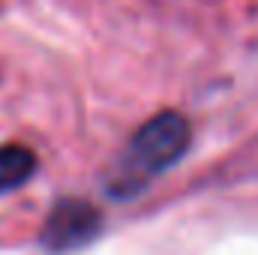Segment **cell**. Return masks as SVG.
<instances>
[{
	"label": "cell",
	"instance_id": "1",
	"mask_svg": "<svg viewBox=\"0 0 258 255\" xmlns=\"http://www.w3.org/2000/svg\"><path fill=\"white\" fill-rule=\"evenodd\" d=\"M192 129L189 120L177 111H162L150 117L144 126L135 129L126 141L123 153L117 156V165L111 171L108 189L114 195H135L153 177H159L165 168H171L189 147Z\"/></svg>",
	"mask_w": 258,
	"mask_h": 255
},
{
	"label": "cell",
	"instance_id": "2",
	"mask_svg": "<svg viewBox=\"0 0 258 255\" xmlns=\"http://www.w3.org/2000/svg\"><path fill=\"white\" fill-rule=\"evenodd\" d=\"M99 231V213L84 198H66L60 201L42 231V243L51 252H72L84 243H90Z\"/></svg>",
	"mask_w": 258,
	"mask_h": 255
},
{
	"label": "cell",
	"instance_id": "3",
	"mask_svg": "<svg viewBox=\"0 0 258 255\" xmlns=\"http://www.w3.org/2000/svg\"><path fill=\"white\" fill-rule=\"evenodd\" d=\"M36 171V153L24 144H3L0 147V192L18 189Z\"/></svg>",
	"mask_w": 258,
	"mask_h": 255
}]
</instances>
